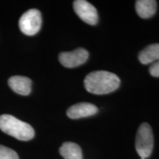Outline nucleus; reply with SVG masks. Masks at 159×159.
Wrapping results in <instances>:
<instances>
[{"mask_svg":"<svg viewBox=\"0 0 159 159\" xmlns=\"http://www.w3.org/2000/svg\"><path fill=\"white\" fill-rule=\"evenodd\" d=\"M120 85L116 75L107 71H95L86 75L84 86L87 91L94 94H106L116 91Z\"/></svg>","mask_w":159,"mask_h":159,"instance_id":"obj_1","label":"nucleus"},{"mask_svg":"<svg viewBox=\"0 0 159 159\" xmlns=\"http://www.w3.org/2000/svg\"><path fill=\"white\" fill-rule=\"evenodd\" d=\"M0 130L20 141L31 140L35 136L34 129L30 125L9 114L0 116Z\"/></svg>","mask_w":159,"mask_h":159,"instance_id":"obj_2","label":"nucleus"},{"mask_svg":"<svg viewBox=\"0 0 159 159\" xmlns=\"http://www.w3.org/2000/svg\"><path fill=\"white\" fill-rule=\"evenodd\" d=\"M154 139L152 128L148 123H142L139 126L136 137V150L142 159L150 156L153 150Z\"/></svg>","mask_w":159,"mask_h":159,"instance_id":"obj_3","label":"nucleus"},{"mask_svg":"<svg viewBox=\"0 0 159 159\" xmlns=\"http://www.w3.org/2000/svg\"><path fill=\"white\" fill-rule=\"evenodd\" d=\"M41 13L37 9H30L20 18L19 26L21 31L27 35H34L41 27Z\"/></svg>","mask_w":159,"mask_h":159,"instance_id":"obj_4","label":"nucleus"},{"mask_svg":"<svg viewBox=\"0 0 159 159\" xmlns=\"http://www.w3.org/2000/svg\"><path fill=\"white\" fill-rule=\"evenodd\" d=\"M75 12L82 21L90 25L98 22V13L94 5L85 0H76L73 3Z\"/></svg>","mask_w":159,"mask_h":159,"instance_id":"obj_5","label":"nucleus"},{"mask_svg":"<svg viewBox=\"0 0 159 159\" xmlns=\"http://www.w3.org/2000/svg\"><path fill=\"white\" fill-rule=\"evenodd\" d=\"M89 56L88 51L78 48L72 52H63L59 55L60 63L66 68H75L86 62Z\"/></svg>","mask_w":159,"mask_h":159,"instance_id":"obj_6","label":"nucleus"},{"mask_svg":"<svg viewBox=\"0 0 159 159\" xmlns=\"http://www.w3.org/2000/svg\"><path fill=\"white\" fill-rule=\"evenodd\" d=\"M98 112L96 105L89 102H80L73 105L67 110L68 117L72 119H77L93 116Z\"/></svg>","mask_w":159,"mask_h":159,"instance_id":"obj_7","label":"nucleus"},{"mask_svg":"<svg viewBox=\"0 0 159 159\" xmlns=\"http://www.w3.org/2000/svg\"><path fill=\"white\" fill-rule=\"evenodd\" d=\"M8 85L12 90L20 95L27 96L30 94L32 81L25 76H13L8 80Z\"/></svg>","mask_w":159,"mask_h":159,"instance_id":"obj_8","label":"nucleus"},{"mask_svg":"<svg viewBox=\"0 0 159 159\" xmlns=\"http://www.w3.org/2000/svg\"><path fill=\"white\" fill-rule=\"evenodd\" d=\"M157 2L154 0H138L136 2V11L142 19H149L155 15Z\"/></svg>","mask_w":159,"mask_h":159,"instance_id":"obj_9","label":"nucleus"},{"mask_svg":"<svg viewBox=\"0 0 159 159\" xmlns=\"http://www.w3.org/2000/svg\"><path fill=\"white\" fill-rule=\"evenodd\" d=\"M139 60L142 64L153 63L159 61V43H152L139 52Z\"/></svg>","mask_w":159,"mask_h":159,"instance_id":"obj_10","label":"nucleus"},{"mask_svg":"<svg viewBox=\"0 0 159 159\" xmlns=\"http://www.w3.org/2000/svg\"><path fill=\"white\" fill-rule=\"evenodd\" d=\"M59 152L64 159H83L81 148L75 143H63L60 148Z\"/></svg>","mask_w":159,"mask_h":159,"instance_id":"obj_11","label":"nucleus"},{"mask_svg":"<svg viewBox=\"0 0 159 159\" xmlns=\"http://www.w3.org/2000/svg\"><path fill=\"white\" fill-rule=\"evenodd\" d=\"M0 159H19V156L13 150L0 144Z\"/></svg>","mask_w":159,"mask_h":159,"instance_id":"obj_12","label":"nucleus"},{"mask_svg":"<svg viewBox=\"0 0 159 159\" xmlns=\"http://www.w3.org/2000/svg\"><path fill=\"white\" fill-rule=\"evenodd\" d=\"M149 71L152 77H159V61L153 63L150 66Z\"/></svg>","mask_w":159,"mask_h":159,"instance_id":"obj_13","label":"nucleus"}]
</instances>
